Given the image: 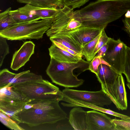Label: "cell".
<instances>
[{
    "mask_svg": "<svg viewBox=\"0 0 130 130\" xmlns=\"http://www.w3.org/2000/svg\"><path fill=\"white\" fill-rule=\"evenodd\" d=\"M130 10V0H98L74 11L82 27L103 29Z\"/></svg>",
    "mask_w": 130,
    "mask_h": 130,
    "instance_id": "cell-1",
    "label": "cell"
},
{
    "mask_svg": "<svg viewBox=\"0 0 130 130\" xmlns=\"http://www.w3.org/2000/svg\"><path fill=\"white\" fill-rule=\"evenodd\" d=\"M63 98L62 91L60 90L53 97L30 101L16 116L20 123L26 124L31 128L66 119L67 114L59 104Z\"/></svg>",
    "mask_w": 130,
    "mask_h": 130,
    "instance_id": "cell-2",
    "label": "cell"
},
{
    "mask_svg": "<svg viewBox=\"0 0 130 130\" xmlns=\"http://www.w3.org/2000/svg\"><path fill=\"white\" fill-rule=\"evenodd\" d=\"M90 62L82 59L75 62H61L51 57L46 72L52 82L57 85L65 88L77 87L83 84L84 81L78 78L73 70L78 68L83 72L88 70Z\"/></svg>",
    "mask_w": 130,
    "mask_h": 130,
    "instance_id": "cell-3",
    "label": "cell"
},
{
    "mask_svg": "<svg viewBox=\"0 0 130 130\" xmlns=\"http://www.w3.org/2000/svg\"><path fill=\"white\" fill-rule=\"evenodd\" d=\"M54 17L17 24L0 32V36L11 40L39 39L51 27Z\"/></svg>",
    "mask_w": 130,
    "mask_h": 130,
    "instance_id": "cell-4",
    "label": "cell"
},
{
    "mask_svg": "<svg viewBox=\"0 0 130 130\" xmlns=\"http://www.w3.org/2000/svg\"><path fill=\"white\" fill-rule=\"evenodd\" d=\"M10 86L30 101L53 97L57 94L60 90L58 87L43 79L19 83Z\"/></svg>",
    "mask_w": 130,
    "mask_h": 130,
    "instance_id": "cell-5",
    "label": "cell"
},
{
    "mask_svg": "<svg viewBox=\"0 0 130 130\" xmlns=\"http://www.w3.org/2000/svg\"><path fill=\"white\" fill-rule=\"evenodd\" d=\"M63 98L62 101L68 103L75 101L92 104L103 107L112 102L101 89L96 91L79 90L65 88L62 91Z\"/></svg>",
    "mask_w": 130,
    "mask_h": 130,
    "instance_id": "cell-6",
    "label": "cell"
},
{
    "mask_svg": "<svg viewBox=\"0 0 130 130\" xmlns=\"http://www.w3.org/2000/svg\"><path fill=\"white\" fill-rule=\"evenodd\" d=\"M82 26L81 22L74 16L73 9L64 6L54 17L50 28L46 32L50 37L69 32Z\"/></svg>",
    "mask_w": 130,
    "mask_h": 130,
    "instance_id": "cell-7",
    "label": "cell"
},
{
    "mask_svg": "<svg viewBox=\"0 0 130 130\" xmlns=\"http://www.w3.org/2000/svg\"><path fill=\"white\" fill-rule=\"evenodd\" d=\"M107 44V51L102 58L119 74L123 73L127 46L119 39L109 38Z\"/></svg>",
    "mask_w": 130,
    "mask_h": 130,
    "instance_id": "cell-8",
    "label": "cell"
},
{
    "mask_svg": "<svg viewBox=\"0 0 130 130\" xmlns=\"http://www.w3.org/2000/svg\"><path fill=\"white\" fill-rule=\"evenodd\" d=\"M119 110H126L127 107L126 92L124 80L119 74L114 84L104 92Z\"/></svg>",
    "mask_w": 130,
    "mask_h": 130,
    "instance_id": "cell-9",
    "label": "cell"
},
{
    "mask_svg": "<svg viewBox=\"0 0 130 130\" xmlns=\"http://www.w3.org/2000/svg\"><path fill=\"white\" fill-rule=\"evenodd\" d=\"M88 130H116L110 117L93 109L87 111Z\"/></svg>",
    "mask_w": 130,
    "mask_h": 130,
    "instance_id": "cell-10",
    "label": "cell"
},
{
    "mask_svg": "<svg viewBox=\"0 0 130 130\" xmlns=\"http://www.w3.org/2000/svg\"><path fill=\"white\" fill-rule=\"evenodd\" d=\"M35 46L31 41L24 42L13 55L10 66L11 69L17 71L24 66L34 53Z\"/></svg>",
    "mask_w": 130,
    "mask_h": 130,
    "instance_id": "cell-11",
    "label": "cell"
},
{
    "mask_svg": "<svg viewBox=\"0 0 130 130\" xmlns=\"http://www.w3.org/2000/svg\"><path fill=\"white\" fill-rule=\"evenodd\" d=\"M103 29L81 26L69 32L64 34L71 37L82 47L96 37Z\"/></svg>",
    "mask_w": 130,
    "mask_h": 130,
    "instance_id": "cell-12",
    "label": "cell"
},
{
    "mask_svg": "<svg viewBox=\"0 0 130 130\" xmlns=\"http://www.w3.org/2000/svg\"><path fill=\"white\" fill-rule=\"evenodd\" d=\"M119 74L110 66L101 64L99 65L96 76L104 92L114 84Z\"/></svg>",
    "mask_w": 130,
    "mask_h": 130,
    "instance_id": "cell-13",
    "label": "cell"
},
{
    "mask_svg": "<svg viewBox=\"0 0 130 130\" xmlns=\"http://www.w3.org/2000/svg\"><path fill=\"white\" fill-rule=\"evenodd\" d=\"M29 101L11 86L7 85L0 89V105L26 103Z\"/></svg>",
    "mask_w": 130,
    "mask_h": 130,
    "instance_id": "cell-14",
    "label": "cell"
},
{
    "mask_svg": "<svg viewBox=\"0 0 130 130\" xmlns=\"http://www.w3.org/2000/svg\"><path fill=\"white\" fill-rule=\"evenodd\" d=\"M59 9L54 7H41L26 4L18 9L23 13L39 17L42 19H44L54 17L59 11Z\"/></svg>",
    "mask_w": 130,
    "mask_h": 130,
    "instance_id": "cell-15",
    "label": "cell"
},
{
    "mask_svg": "<svg viewBox=\"0 0 130 130\" xmlns=\"http://www.w3.org/2000/svg\"><path fill=\"white\" fill-rule=\"evenodd\" d=\"M69 121L74 130H88L87 111L81 107H75L71 110Z\"/></svg>",
    "mask_w": 130,
    "mask_h": 130,
    "instance_id": "cell-16",
    "label": "cell"
},
{
    "mask_svg": "<svg viewBox=\"0 0 130 130\" xmlns=\"http://www.w3.org/2000/svg\"><path fill=\"white\" fill-rule=\"evenodd\" d=\"M48 50L51 57L59 62H75L82 59L80 57L73 55L61 49L53 43Z\"/></svg>",
    "mask_w": 130,
    "mask_h": 130,
    "instance_id": "cell-17",
    "label": "cell"
},
{
    "mask_svg": "<svg viewBox=\"0 0 130 130\" xmlns=\"http://www.w3.org/2000/svg\"><path fill=\"white\" fill-rule=\"evenodd\" d=\"M52 42L60 43L74 51L82 57V47L71 37L65 34L56 35L50 37Z\"/></svg>",
    "mask_w": 130,
    "mask_h": 130,
    "instance_id": "cell-18",
    "label": "cell"
},
{
    "mask_svg": "<svg viewBox=\"0 0 130 130\" xmlns=\"http://www.w3.org/2000/svg\"><path fill=\"white\" fill-rule=\"evenodd\" d=\"M20 3L28 4L43 8L54 7L59 9L64 5L61 0H17Z\"/></svg>",
    "mask_w": 130,
    "mask_h": 130,
    "instance_id": "cell-19",
    "label": "cell"
},
{
    "mask_svg": "<svg viewBox=\"0 0 130 130\" xmlns=\"http://www.w3.org/2000/svg\"><path fill=\"white\" fill-rule=\"evenodd\" d=\"M26 103L9 104L0 105V111L7 115L19 124L20 123V122L16 115L21 111Z\"/></svg>",
    "mask_w": 130,
    "mask_h": 130,
    "instance_id": "cell-20",
    "label": "cell"
},
{
    "mask_svg": "<svg viewBox=\"0 0 130 130\" xmlns=\"http://www.w3.org/2000/svg\"><path fill=\"white\" fill-rule=\"evenodd\" d=\"M9 13L17 24L42 19L41 18L39 17L21 13L18 9L13 10H11Z\"/></svg>",
    "mask_w": 130,
    "mask_h": 130,
    "instance_id": "cell-21",
    "label": "cell"
},
{
    "mask_svg": "<svg viewBox=\"0 0 130 130\" xmlns=\"http://www.w3.org/2000/svg\"><path fill=\"white\" fill-rule=\"evenodd\" d=\"M102 30L94 39L82 47V53L87 61L90 62L95 57L94 52Z\"/></svg>",
    "mask_w": 130,
    "mask_h": 130,
    "instance_id": "cell-22",
    "label": "cell"
},
{
    "mask_svg": "<svg viewBox=\"0 0 130 130\" xmlns=\"http://www.w3.org/2000/svg\"><path fill=\"white\" fill-rule=\"evenodd\" d=\"M11 10V8L9 7L0 13V32L11 28L17 24L10 14Z\"/></svg>",
    "mask_w": 130,
    "mask_h": 130,
    "instance_id": "cell-23",
    "label": "cell"
},
{
    "mask_svg": "<svg viewBox=\"0 0 130 130\" xmlns=\"http://www.w3.org/2000/svg\"><path fill=\"white\" fill-rule=\"evenodd\" d=\"M64 120L58 121L53 123L45 124L37 126L36 127V129L57 130H74L70 124L69 121L68 122H64L63 121Z\"/></svg>",
    "mask_w": 130,
    "mask_h": 130,
    "instance_id": "cell-24",
    "label": "cell"
},
{
    "mask_svg": "<svg viewBox=\"0 0 130 130\" xmlns=\"http://www.w3.org/2000/svg\"><path fill=\"white\" fill-rule=\"evenodd\" d=\"M0 121L4 125L9 128L14 130H24L19 124L5 113L0 112Z\"/></svg>",
    "mask_w": 130,
    "mask_h": 130,
    "instance_id": "cell-25",
    "label": "cell"
},
{
    "mask_svg": "<svg viewBox=\"0 0 130 130\" xmlns=\"http://www.w3.org/2000/svg\"><path fill=\"white\" fill-rule=\"evenodd\" d=\"M5 38L0 36V67L2 66L6 56L9 53V46Z\"/></svg>",
    "mask_w": 130,
    "mask_h": 130,
    "instance_id": "cell-26",
    "label": "cell"
},
{
    "mask_svg": "<svg viewBox=\"0 0 130 130\" xmlns=\"http://www.w3.org/2000/svg\"><path fill=\"white\" fill-rule=\"evenodd\" d=\"M116 130H130V121L116 118L112 119Z\"/></svg>",
    "mask_w": 130,
    "mask_h": 130,
    "instance_id": "cell-27",
    "label": "cell"
},
{
    "mask_svg": "<svg viewBox=\"0 0 130 130\" xmlns=\"http://www.w3.org/2000/svg\"><path fill=\"white\" fill-rule=\"evenodd\" d=\"M89 0H61L64 5L73 9L83 5Z\"/></svg>",
    "mask_w": 130,
    "mask_h": 130,
    "instance_id": "cell-28",
    "label": "cell"
},
{
    "mask_svg": "<svg viewBox=\"0 0 130 130\" xmlns=\"http://www.w3.org/2000/svg\"><path fill=\"white\" fill-rule=\"evenodd\" d=\"M123 74L125 76L128 83L130 84V47L127 46L126 60Z\"/></svg>",
    "mask_w": 130,
    "mask_h": 130,
    "instance_id": "cell-29",
    "label": "cell"
},
{
    "mask_svg": "<svg viewBox=\"0 0 130 130\" xmlns=\"http://www.w3.org/2000/svg\"><path fill=\"white\" fill-rule=\"evenodd\" d=\"M104 29H103L101 36L96 45L94 52V56H95L99 49L106 43L109 39V37L106 35Z\"/></svg>",
    "mask_w": 130,
    "mask_h": 130,
    "instance_id": "cell-30",
    "label": "cell"
},
{
    "mask_svg": "<svg viewBox=\"0 0 130 130\" xmlns=\"http://www.w3.org/2000/svg\"><path fill=\"white\" fill-rule=\"evenodd\" d=\"M101 58L95 56L90 62L89 66V69L91 72L97 75L98 71V67L101 64Z\"/></svg>",
    "mask_w": 130,
    "mask_h": 130,
    "instance_id": "cell-31",
    "label": "cell"
},
{
    "mask_svg": "<svg viewBox=\"0 0 130 130\" xmlns=\"http://www.w3.org/2000/svg\"><path fill=\"white\" fill-rule=\"evenodd\" d=\"M52 43H54L57 46L61 49L72 54L74 55L82 57L79 54L74 51L60 43L55 41L53 42Z\"/></svg>",
    "mask_w": 130,
    "mask_h": 130,
    "instance_id": "cell-32",
    "label": "cell"
},
{
    "mask_svg": "<svg viewBox=\"0 0 130 130\" xmlns=\"http://www.w3.org/2000/svg\"><path fill=\"white\" fill-rule=\"evenodd\" d=\"M124 28V30L127 32L130 37V17H125L122 20Z\"/></svg>",
    "mask_w": 130,
    "mask_h": 130,
    "instance_id": "cell-33",
    "label": "cell"
},
{
    "mask_svg": "<svg viewBox=\"0 0 130 130\" xmlns=\"http://www.w3.org/2000/svg\"><path fill=\"white\" fill-rule=\"evenodd\" d=\"M107 48V43L99 49L97 53L96 56L100 58L102 57L106 52Z\"/></svg>",
    "mask_w": 130,
    "mask_h": 130,
    "instance_id": "cell-34",
    "label": "cell"
},
{
    "mask_svg": "<svg viewBox=\"0 0 130 130\" xmlns=\"http://www.w3.org/2000/svg\"><path fill=\"white\" fill-rule=\"evenodd\" d=\"M101 64H105L110 66L108 63H107L103 58L102 57L101 58Z\"/></svg>",
    "mask_w": 130,
    "mask_h": 130,
    "instance_id": "cell-35",
    "label": "cell"
},
{
    "mask_svg": "<svg viewBox=\"0 0 130 130\" xmlns=\"http://www.w3.org/2000/svg\"><path fill=\"white\" fill-rule=\"evenodd\" d=\"M121 119L127 121H130V117H129L128 118H122Z\"/></svg>",
    "mask_w": 130,
    "mask_h": 130,
    "instance_id": "cell-36",
    "label": "cell"
},
{
    "mask_svg": "<svg viewBox=\"0 0 130 130\" xmlns=\"http://www.w3.org/2000/svg\"><path fill=\"white\" fill-rule=\"evenodd\" d=\"M126 85H127V86L129 88L130 90V84L128 83L126 84Z\"/></svg>",
    "mask_w": 130,
    "mask_h": 130,
    "instance_id": "cell-37",
    "label": "cell"
}]
</instances>
